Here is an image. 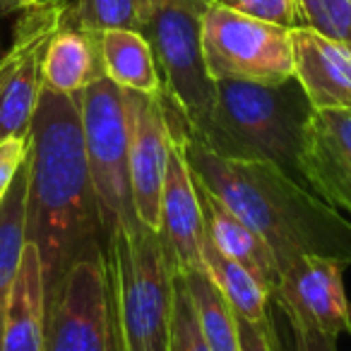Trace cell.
Wrapping results in <instances>:
<instances>
[{
	"label": "cell",
	"mask_w": 351,
	"mask_h": 351,
	"mask_svg": "<svg viewBox=\"0 0 351 351\" xmlns=\"http://www.w3.org/2000/svg\"><path fill=\"white\" fill-rule=\"evenodd\" d=\"M106 77L118 87L140 94H159L164 89L152 46L140 32L108 29L99 34Z\"/></svg>",
	"instance_id": "17"
},
{
	"label": "cell",
	"mask_w": 351,
	"mask_h": 351,
	"mask_svg": "<svg viewBox=\"0 0 351 351\" xmlns=\"http://www.w3.org/2000/svg\"><path fill=\"white\" fill-rule=\"evenodd\" d=\"M118 330V327H116ZM116 351H123V346H121V335H118V341H116Z\"/></svg>",
	"instance_id": "30"
},
{
	"label": "cell",
	"mask_w": 351,
	"mask_h": 351,
	"mask_svg": "<svg viewBox=\"0 0 351 351\" xmlns=\"http://www.w3.org/2000/svg\"><path fill=\"white\" fill-rule=\"evenodd\" d=\"M181 140L195 178L269 245L279 272L301 255L351 265V221L269 161L231 159L191 135Z\"/></svg>",
	"instance_id": "2"
},
{
	"label": "cell",
	"mask_w": 351,
	"mask_h": 351,
	"mask_svg": "<svg viewBox=\"0 0 351 351\" xmlns=\"http://www.w3.org/2000/svg\"><path fill=\"white\" fill-rule=\"evenodd\" d=\"M243 15L258 17L265 22H274L282 27H298V5L296 0H221Z\"/></svg>",
	"instance_id": "24"
},
{
	"label": "cell",
	"mask_w": 351,
	"mask_h": 351,
	"mask_svg": "<svg viewBox=\"0 0 351 351\" xmlns=\"http://www.w3.org/2000/svg\"><path fill=\"white\" fill-rule=\"evenodd\" d=\"M195 176V173H193ZM197 200H200L202 224H205V236L210 243L226 255L229 260L245 267L272 298L274 289L279 284V265L274 260L269 245L263 241V236L248 226L234 210L224 205L215 193H210L200 181L195 178Z\"/></svg>",
	"instance_id": "14"
},
{
	"label": "cell",
	"mask_w": 351,
	"mask_h": 351,
	"mask_svg": "<svg viewBox=\"0 0 351 351\" xmlns=\"http://www.w3.org/2000/svg\"><path fill=\"white\" fill-rule=\"evenodd\" d=\"M27 241L39 250L46 306L80 258L104 250L80 94L41 89L27 156Z\"/></svg>",
	"instance_id": "1"
},
{
	"label": "cell",
	"mask_w": 351,
	"mask_h": 351,
	"mask_svg": "<svg viewBox=\"0 0 351 351\" xmlns=\"http://www.w3.org/2000/svg\"><path fill=\"white\" fill-rule=\"evenodd\" d=\"M202 60L212 82L279 84L293 77L291 29L212 0L202 17Z\"/></svg>",
	"instance_id": "7"
},
{
	"label": "cell",
	"mask_w": 351,
	"mask_h": 351,
	"mask_svg": "<svg viewBox=\"0 0 351 351\" xmlns=\"http://www.w3.org/2000/svg\"><path fill=\"white\" fill-rule=\"evenodd\" d=\"M17 56H20V41H17L15 36H12L10 46H8V49L3 51V53H0V87H3L5 77L10 75V70H12V65H15Z\"/></svg>",
	"instance_id": "28"
},
{
	"label": "cell",
	"mask_w": 351,
	"mask_h": 351,
	"mask_svg": "<svg viewBox=\"0 0 351 351\" xmlns=\"http://www.w3.org/2000/svg\"><path fill=\"white\" fill-rule=\"evenodd\" d=\"M87 169L97 197L104 253L123 229L137 224L130 188V121L125 89L106 75L80 92Z\"/></svg>",
	"instance_id": "6"
},
{
	"label": "cell",
	"mask_w": 351,
	"mask_h": 351,
	"mask_svg": "<svg viewBox=\"0 0 351 351\" xmlns=\"http://www.w3.org/2000/svg\"><path fill=\"white\" fill-rule=\"evenodd\" d=\"M212 0H145L142 36L149 41L164 94L186 118L193 140L215 132V82L202 60V17Z\"/></svg>",
	"instance_id": "5"
},
{
	"label": "cell",
	"mask_w": 351,
	"mask_h": 351,
	"mask_svg": "<svg viewBox=\"0 0 351 351\" xmlns=\"http://www.w3.org/2000/svg\"><path fill=\"white\" fill-rule=\"evenodd\" d=\"M293 330V349L296 351H337V337L322 335L303 322L289 320Z\"/></svg>",
	"instance_id": "27"
},
{
	"label": "cell",
	"mask_w": 351,
	"mask_h": 351,
	"mask_svg": "<svg viewBox=\"0 0 351 351\" xmlns=\"http://www.w3.org/2000/svg\"><path fill=\"white\" fill-rule=\"evenodd\" d=\"M298 27L351 44V0H296Z\"/></svg>",
	"instance_id": "22"
},
{
	"label": "cell",
	"mask_w": 351,
	"mask_h": 351,
	"mask_svg": "<svg viewBox=\"0 0 351 351\" xmlns=\"http://www.w3.org/2000/svg\"><path fill=\"white\" fill-rule=\"evenodd\" d=\"M68 22L92 34L108 29H130L142 34L145 0H75Z\"/></svg>",
	"instance_id": "21"
},
{
	"label": "cell",
	"mask_w": 351,
	"mask_h": 351,
	"mask_svg": "<svg viewBox=\"0 0 351 351\" xmlns=\"http://www.w3.org/2000/svg\"><path fill=\"white\" fill-rule=\"evenodd\" d=\"M215 94V132L205 142L207 149L231 159L269 161L303 183L298 154L315 108L298 80L279 84L219 80Z\"/></svg>",
	"instance_id": "3"
},
{
	"label": "cell",
	"mask_w": 351,
	"mask_h": 351,
	"mask_svg": "<svg viewBox=\"0 0 351 351\" xmlns=\"http://www.w3.org/2000/svg\"><path fill=\"white\" fill-rule=\"evenodd\" d=\"M118 330L104 250L80 258L46 306L44 351H116Z\"/></svg>",
	"instance_id": "8"
},
{
	"label": "cell",
	"mask_w": 351,
	"mask_h": 351,
	"mask_svg": "<svg viewBox=\"0 0 351 351\" xmlns=\"http://www.w3.org/2000/svg\"><path fill=\"white\" fill-rule=\"evenodd\" d=\"M46 287L39 250L32 241L22 250L3 327V351H44Z\"/></svg>",
	"instance_id": "15"
},
{
	"label": "cell",
	"mask_w": 351,
	"mask_h": 351,
	"mask_svg": "<svg viewBox=\"0 0 351 351\" xmlns=\"http://www.w3.org/2000/svg\"><path fill=\"white\" fill-rule=\"evenodd\" d=\"M169 351H210L200 332L191 293L178 274H173V301L169 322Z\"/></svg>",
	"instance_id": "23"
},
{
	"label": "cell",
	"mask_w": 351,
	"mask_h": 351,
	"mask_svg": "<svg viewBox=\"0 0 351 351\" xmlns=\"http://www.w3.org/2000/svg\"><path fill=\"white\" fill-rule=\"evenodd\" d=\"M279 351H284V349H282V346H279ZM291 351H296V349H291Z\"/></svg>",
	"instance_id": "31"
},
{
	"label": "cell",
	"mask_w": 351,
	"mask_h": 351,
	"mask_svg": "<svg viewBox=\"0 0 351 351\" xmlns=\"http://www.w3.org/2000/svg\"><path fill=\"white\" fill-rule=\"evenodd\" d=\"M27 156H29V135L8 137V140L0 142V205L10 193L12 181L17 178Z\"/></svg>",
	"instance_id": "25"
},
{
	"label": "cell",
	"mask_w": 351,
	"mask_h": 351,
	"mask_svg": "<svg viewBox=\"0 0 351 351\" xmlns=\"http://www.w3.org/2000/svg\"><path fill=\"white\" fill-rule=\"evenodd\" d=\"M159 236L164 241L166 255L173 274L202 269V224L200 200H197L195 176L188 166L181 140L173 137L166 169L164 191H161Z\"/></svg>",
	"instance_id": "12"
},
{
	"label": "cell",
	"mask_w": 351,
	"mask_h": 351,
	"mask_svg": "<svg viewBox=\"0 0 351 351\" xmlns=\"http://www.w3.org/2000/svg\"><path fill=\"white\" fill-rule=\"evenodd\" d=\"M293 77L315 111L351 108V44L308 27L291 29Z\"/></svg>",
	"instance_id": "13"
},
{
	"label": "cell",
	"mask_w": 351,
	"mask_h": 351,
	"mask_svg": "<svg viewBox=\"0 0 351 351\" xmlns=\"http://www.w3.org/2000/svg\"><path fill=\"white\" fill-rule=\"evenodd\" d=\"M99 34L84 32L68 22L56 32L44 56V87L60 94H80L94 80L104 77Z\"/></svg>",
	"instance_id": "16"
},
{
	"label": "cell",
	"mask_w": 351,
	"mask_h": 351,
	"mask_svg": "<svg viewBox=\"0 0 351 351\" xmlns=\"http://www.w3.org/2000/svg\"><path fill=\"white\" fill-rule=\"evenodd\" d=\"M202 269L210 274V279L226 298L236 317L260 327H272V317H269L272 298L265 291V287L245 267L221 255L207 236L202 239Z\"/></svg>",
	"instance_id": "18"
},
{
	"label": "cell",
	"mask_w": 351,
	"mask_h": 351,
	"mask_svg": "<svg viewBox=\"0 0 351 351\" xmlns=\"http://www.w3.org/2000/svg\"><path fill=\"white\" fill-rule=\"evenodd\" d=\"M32 0H0V20L8 15H12V12H20L25 5H29Z\"/></svg>",
	"instance_id": "29"
},
{
	"label": "cell",
	"mask_w": 351,
	"mask_h": 351,
	"mask_svg": "<svg viewBox=\"0 0 351 351\" xmlns=\"http://www.w3.org/2000/svg\"><path fill=\"white\" fill-rule=\"evenodd\" d=\"M239 339H241V351H279V346H282L274 325L260 327L248 320H241V317H239Z\"/></svg>",
	"instance_id": "26"
},
{
	"label": "cell",
	"mask_w": 351,
	"mask_h": 351,
	"mask_svg": "<svg viewBox=\"0 0 351 351\" xmlns=\"http://www.w3.org/2000/svg\"><path fill=\"white\" fill-rule=\"evenodd\" d=\"M104 255L123 351H169L173 269L159 231L137 221Z\"/></svg>",
	"instance_id": "4"
},
{
	"label": "cell",
	"mask_w": 351,
	"mask_h": 351,
	"mask_svg": "<svg viewBox=\"0 0 351 351\" xmlns=\"http://www.w3.org/2000/svg\"><path fill=\"white\" fill-rule=\"evenodd\" d=\"M344 269L339 260L301 255L279 272L272 301L287 320H296L322 335H351V303L344 291Z\"/></svg>",
	"instance_id": "9"
},
{
	"label": "cell",
	"mask_w": 351,
	"mask_h": 351,
	"mask_svg": "<svg viewBox=\"0 0 351 351\" xmlns=\"http://www.w3.org/2000/svg\"><path fill=\"white\" fill-rule=\"evenodd\" d=\"M130 121V188L140 224L159 231L161 191H164L173 132L166 116L164 97L125 89Z\"/></svg>",
	"instance_id": "10"
},
{
	"label": "cell",
	"mask_w": 351,
	"mask_h": 351,
	"mask_svg": "<svg viewBox=\"0 0 351 351\" xmlns=\"http://www.w3.org/2000/svg\"><path fill=\"white\" fill-rule=\"evenodd\" d=\"M191 293L193 308L200 332L205 337L210 351H241L239 339V317L231 311L226 298L215 287L205 269H191L178 274Z\"/></svg>",
	"instance_id": "20"
},
{
	"label": "cell",
	"mask_w": 351,
	"mask_h": 351,
	"mask_svg": "<svg viewBox=\"0 0 351 351\" xmlns=\"http://www.w3.org/2000/svg\"><path fill=\"white\" fill-rule=\"evenodd\" d=\"M27 243V161L12 181L10 193L0 205V351H3V327L5 308L12 284L20 267L22 250Z\"/></svg>",
	"instance_id": "19"
},
{
	"label": "cell",
	"mask_w": 351,
	"mask_h": 351,
	"mask_svg": "<svg viewBox=\"0 0 351 351\" xmlns=\"http://www.w3.org/2000/svg\"><path fill=\"white\" fill-rule=\"evenodd\" d=\"M298 171L322 202L351 217V108L313 111Z\"/></svg>",
	"instance_id": "11"
}]
</instances>
